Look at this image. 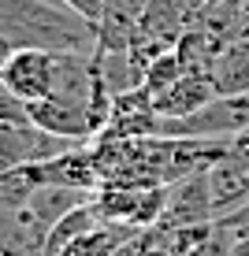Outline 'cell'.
<instances>
[{"label":"cell","instance_id":"4fadbf2b","mask_svg":"<svg viewBox=\"0 0 249 256\" xmlns=\"http://www.w3.org/2000/svg\"><path fill=\"white\" fill-rule=\"evenodd\" d=\"M64 4H71L78 15H86L90 22H101V15H104V0H64Z\"/></svg>","mask_w":249,"mask_h":256},{"label":"cell","instance_id":"ba28073f","mask_svg":"<svg viewBox=\"0 0 249 256\" xmlns=\"http://www.w3.org/2000/svg\"><path fill=\"white\" fill-rule=\"evenodd\" d=\"M90 197H93L90 190H75V186H49V182H45V186H38V190L30 193L26 208H30V212H34V219H38V223L49 230V226L56 223L64 212H71L75 204H82V200H90Z\"/></svg>","mask_w":249,"mask_h":256},{"label":"cell","instance_id":"5b68a950","mask_svg":"<svg viewBox=\"0 0 249 256\" xmlns=\"http://www.w3.org/2000/svg\"><path fill=\"white\" fill-rule=\"evenodd\" d=\"M216 219V197H212L208 171L186 174V178L167 186V200L156 223L160 226H193V223H212Z\"/></svg>","mask_w":249,"mask_h":256},{"label":"cell","instance_id":"5bb4252c","mask_svg":"<svg viewBox=\"0 0 249 256\" xmlns=\"http://www.w3.org/2000/svg\"><path fill=\"white\" fill-rule=\"evenodd\" d=\"M12 56H15V45L0 34V74H4V67H8V60H12Z\"/></svg>","mask_w":249,"mask_h":256},{"label":"cell","instance_id":"277c9868","mask_svg":"<svg viewBox=\"0 0 249 256\" xmlns=\"http://www.w3.org/2000/svg\"><path fill=\"white\" fill-rule=\"evenodd\" d=\"M167 186H101L93 193V208L101 223H119L130 230H145L160 219Z\"/></svg>","mask_w":249,"mask_h":256},{"label":"cell","instance_id":"52a82bcc","mask_svg":"<svg viewBox=\"0 0 249 256\" xmlns=\"http://www.w3.org/2000/svg\"><path fill=\"white\" fill-rule=\"evenodd\" d=\"M212 96H219V86L212 78V70H182L171 86L153 93V108L160 119H182L190 112L204 108Z\"/></svg>","mask_w":249,"mask_h":256},{"label":"cell","instance_id":"8992f818","mask_svg":"<svg viewBox=\"0 0 249 256\" xmlns=\"http://www.w3.org/2000/svg\"><path fill=\"white\" fill-rule=\"evenodd\" d=\"M8 93H15L23 104H34L41 96L52 93L56 82V52L45 48H15V56L8 60L4 74H0Z\"/></svg>","mask_w":249,"mask_h":256},{"label":"cell","instance_id":"9c48e42d","mask_svg":"<svg viewBox=\"0 0 249 256\" xmlns=\"http://www.w3.org/2000/svg\"><path fill=\"white\" fill-rule=\"evenodd\" d=\"M130 234H138V230L119 226V223H97L93 230L71 238L56 256H115V252H119V245L127 242Z\"/></svg>","mask_w":249,"mask_h":256},{"label":"cell","instance_id":"3957f363","mask_svg":"<svg viewBox=\"0 0 249 256\" xmlns=\"http://www.w3.org/2000/svg\"><path fill=\"white\" fill-rule=\"evenodd\" d=\"M249 126V93H219L204 108L190 112L182 119H160L164 138H212L223 141Z\"/></svg>","mask_w":249,"mask_h":256},{"label":"cell","instance_id":"7c38bea8","mask_svg":"<svg viewBox=\"0 0 249 256\" xmlns=\"http://www.w3.org/2000/svg\"><path fill=\"white\" fill-rule=\"evenodd\" d=\"M186 256H234V234H230L223 223H216L212 234L204 238V242H197Z\"/></svg>","mask_w":249,"mask_h":256},{"label":"cell","instance_id":"6da1fadb","mask_svg":"<svg viewBox=\"0 0 249 256\" xmlns=\"http://www.w3.org/2000/svg\"><path fill=\"white\" fill-rule=\"evenodd\" d=\"M0 34L15 48L93 52L97 22L64 0H0Z\"/></svg>","mask_w":249,"mask_h":256},{"label":"cell","instance_id":"9a60e30c","mask_svg":"<svg viewBox=\"0 0 249 256\" xmlns=\"http://www.w3.org/2000/svg\"><path fill=\"white\" fill-rule=\"evenodd\" d=\"M245 12H249V0H245Z\"/></svg>","mask_w":249,"mask_h":256},{"label":"cell","instance_id":"8fae6325","mask_svg":"<svg viewBox=\"0 0 249 256\" xmlns=\"http://www.w3.org/2000/svg\"><path fill=\"white\" fill-rule=\"evenodd\" d=\"M182 60H179V52L175 48H167V52H160V56H153L145 64V74H141V86H145L149 93H160L164 86H171L175 78L182 74Z\"/></svg>","mask_w":249,"mask_h":256},{"label":"cell","instance_id":"30bf717a","mask_svg":"<svg viewBox=\"0 0 249 256\" xmlns=\"http://www.w3.org/2000/svg\"><path fill=\"white\" fill-rule=\"evenodd\" d=\"M212 78H216L219 93H249V38L234 41L219 52Z\"/></svg>","mask_w":249,"mask_h":256},{"label":"cell","instance_id":"7a4b0ae2","mask_svg":"<svg viewBox=\"0 0 249 256\" xmlns=\"http://www.w3.org/2000/svg\"><path fill=\"white\" fill-rule=\"evenodd\" d=\"M201 4L204 0H149L145 4V12L138 15V26H134V41H130V52L141 64V74H145V64L153 56L179 45V38L193 22Z\"/></svg>","mask_w":249,"mask_h":256}]
</instances>
